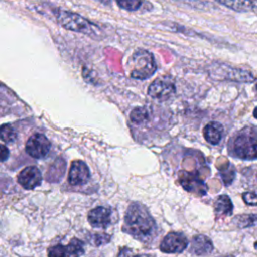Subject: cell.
I'll use <instances>...</instances> for the list:
<instances>
[{"label":"cell","mask_w":257,"mask_h":257,"mask_svg":"<svg viewBox=\"0 0 257 257\" xmlns=\"http://www.w3.org/2000/svg\"><path fill=\"white\" fill-rule=\"evenodd\" d=\"M188 245L187 238L178 232H171L166 235L160 245V250L164 253H181Z\"/></svg>","instance_id":"9"},{"label":"cell","mask_w":257,"mask_h":257,"mask_svg":"<svg viewBox=\"0 0 257 257\" xmlns=\"http://www.w3.org/2000/svg\"><path fill=\"white\" fill-rule=\"evenodd\" d=\"M233 151L240 159H257V138L249 133H241L234 140Z\"/></svg>","instance_id":"5"},{"label":"cell","mask_w":257,"mask_h":257,"mask_svg":"<svg viewBox=\"0 0 257 257\" xmlns=\"http://www.w3.org/2000/svg\"><path fill=\"white\" fill-rule=\"evenodd\" d=\"M242 198L247 205L256 206L257 205V190L256 191H248L243 193Z\"/></svg>","instance_id":"23"},{"label":"cell","mask_w":257,"mask_h":257,"mask_svg":"<svg viewBox=\"0 0 257 257\" xmlns=\"http://www.w3.org/2000/svg\"><path fill=\"white\" fill-rule=\"evenodd\" d=\"M16 131L10 123L0 125V140H2L4 143H12L16 140Z\"/></svg>","instance_id":"18"},{"label":"cell","mask_w":257,"mask_h":257,"mask_svg":"<svg viewBox=\"0 0 257 257\" xmlns=\"http://www.w3.org/2000/svg\"><path fill=\"white\" fill-rule=\"evenodd\" d=\"M209 74L217 80H229L236 82H253L255 76L247 70L230 66L224 63H214L209 68Z\"/></svg>","instance_id":"4"},{"label":"cell","mask_w":257,"mask_h":257,"mask_svg":"<svg viewBox=\"0 0 257 257\" xmlns=\"http://www.w3.org/2000/svg\"><path fill=\"white\" fill-rule=\"evenodd\" d=\"M254 245H255V249H257V241L255 242V244H254Z\"/></svg>","instance_id":"28"},{"label":"cell","mask_w":257,"mask_h":257,"mask_svg":"<svg viewBox=\"0 0 257 257\" xmlns=\"http://www.w3.org/2000/svg\"><path fill=\"white\" fill-rule=\"evenodd\" d=\"M179 181L182 185V187L191 193H195L198 195H205L207 192V186L206 184L201 181L197 176H194L193 174L189 172H182L179 175Z\"/></svg>","instance_id":"12"},{"label":"cell","mask_w":257,"mask_h":257,"mask_svg":"<svg viewBox=\"0 0 257 257\" xmlns=\"http://www.w3.org/2000/svg\"><path fill=\"white\" fill-rule=\"evenodd\" d=\"M83 253V243L75 238L67 245H55L48 249V257H79Z\"/></svg>","instance_id":"8"},{"label":"cell","mask_w":257,"mask_h":257,"mask_svg":"<svg viewBox=\"0 0 257 257\" xmlns=\"http://www.w3.org/2000/svg\"><path fill=\"white\" fill-rule=\"evenodd\" d=\"M221 176L223 179V182L229 186L232 181L234 180V176H235V170L234 167H232L229 163L227 164V167L224 170H221Z\"/></svg>","instance_id":"22"},{"label":"cell","mask_w":257,"mask_h":257,"mask_svg":"<svg viewBox=\"0 0 257 257\" xmlns=\"http://www.w3.org/2000/svg\"><path fill=\"white\" fill-rule=\"evenodd\" d=\"M90 178L89 170L82 161H73L68 174V182L72 186H80L87 183Z\"/></svg>","instance_id":"11"},{"label":"cell","mask_w":257,"mask_h":257,"mask_svg":"<svg viewBox=\"0 0 257 257\" xmlns=\"http://www.w3.org/2000/svg\"><path fill=\"white\" fill-rule=\"evenodd\" d=\"M235 221H236L238 227H240V228L250 227L257 223V215H253V214L241 215V216H238L235 219Z\"/></svg>","instance_id":"20"},{"label":"cell","mask_w":257,"mask_h":257,"mask_svg":"<svg viewBox=\"0 0 257 257\" xmlns=\"http://www.w3.org/2000/svg\"><path fill=\"white\" fill-rule=\"evenodd\" d=\"M131 76L136 79H147L157 70V64L154 55L145 49L137 50L128 61Z\"/></svg>","instance_id":"2"},{"label":"cell","mask_w":257,"mask_h":257,"mask_svg":"<svg viewBox=\"0 0 257 257\" xmlns=\"http://www.w3.org/2000/svg\"><path fill=\"white\" fill-rule=\"evenodd\" d=\"M224 133L223 125L218 121H210L208 122L203 131V135L205 140L211 145H218L222 140Z\"/></svg>","instance_id":"14"},{"label":"cell","mask_w":257,"mask_h":257,"mask_svg":"<svg viewBox=\"0 0 257 257\" xmlns=\"http://www.w3.org/2000/svg\"><path fill=\"white\" fill-rule=\"evenodd\" d=\"M117 4L121 8L132 11V10H138L140 8V6L143 4V2H141V1H117Z\"/></svg>","instance_id":"24"},{"label":"cell","mask_w":257,"mask_h":257,"mask_svg":"<svg viewBox=\"0 0 257 257\" xmlns=\"http://www.w3.org/2000/svg\"><path fill=\"white\" fill-rule=\"evenodd\" d=\"M219 4L224 5L232 10L237 12H248L257 9V2L256 1H236V0H219Z\"/></svg>","instance_id":"16"},{"label":"cell","mask_w":257,"mask_h":257,"mask_svg":"<svg viewBox=\"0 0 257 257\" xmlns=\"http://www.w3.org/2000/svg\"><path fill=\"white\" fill-rule=\"evenodd\" d=\"M9 157V151L6 146L0 145V162L6 161Z\"/></svg>","instance_id":"25"},{"label":"cell","mask_w":257,"mask_h":257,"mask_svg":"<svg viewBox=\"0 0 257 257\" xmlns=\"http://www.w3.org/2000/svg\"><path fill=\"white\" fill-rule=\"evenodd\" d=\"M17 181L24 189L32 190L41 184L42 176L37 167L29 166L19 173Z\"/></svg>","instance_id":"10"},{"label":"cell","mask_w":257,"mask_h":257,"mask_svg":"<svg viewBox=\"0 0 257 257\" xmlns=\"http://www.w3.org/2000/svg\"><path fill=\"white\" fill-rule=\"evenodd\" d=\"M55 17L57 22L66 29L85 33L88 35H94L95 33H98V28L93 23L78 14L65 10H56Z\"/></svg>","instance_id":"3"},{"label":"cell","mask_w":257,"mask_h":257,"mask_svg":"<svg viewBox=\"0 0 257 257\" xmlns=\"http://www.w3.org/2000/svg\"><path fill=\"white\" fill-rule=\"evenodd\" d=\"M26 153L34 159L44 158L50 150V142L42 134L32 135L25 146Z\"/></svg>","instance_id":"7"},{"label":"cell","mask_w":257,"mask_h":257,"mask_svg":"<svg viewBox=\"0 0 257 257\" xmlns=\"http://www.w3.org/2000/svg\"><path fill=\"white\" fill-rule=\"evenodd\" d=\"M176 92L174 81L169 76H162L155 79L149 86V95L159 101H165Z\"/></svg>","instance_id":"6"},{"label":"cell","mask_w":257,"mask_h":257,"mask_svg":"<svg viewBox=\"0 0 257 257\" xmlns=\"http://www.w3.org/2000/svg\"><path fill=\"white\" fill-rule=\"evenodd\" d=\"M256 90H257V84H256Z\"/></svg>","instance_id":"29"},{"label":"cell","mask_w":257,"mask_h":257,"mask_svg":"<svg viewBox=\"0 0 257 257\" xmlns=\"http://www.w3.org/2000/svg\"><path fill=\"white\" fill-rule=\"evenodd\" d=\"M88 241L94 246H100L108 243L110 241V236L107 234H92L88 237Z\"/></svg>","instance_id":"21"},{"label":"cell","mask_w":257,"mask_h":257,"mask_svg":"<svg viewBox=\"0 0 257 257\" xmlns=\"http://www.w3.org/2000/svg\"><path fill=\"white\" fill-rule=\"evenodd\" d=\"M253 115H254V117L255 118H257V106L254 108V110H253Z\"/></svg>","instance_id":"27"},{"label":"cell","mask_w":257,"mask_h":257,"mask_svg":"<svg viewBox=\"0 0 257 257\" xmlns=\"http://www.w3.org/2000/svg\"><path fill=\"white\" fill-rule=\"evenodd\" d=\"M87 220L94 228H106L111 221V212L108 208L96 207L88 213Z\"/></svg>","instance_id":"13"},{"label":"cell","mask_w":257,"mask_h":257,"mask_svg":"<svg viewBox=\"0 0 257 257\" xmlns=\"http://www.w3.org/2000/svg\"><path fill=\"white\" fill-rule=\"evenodd\" d=\"M214 209L218 216H230L233 212V204L227 195L219 196L214 203Z\"/></svg>","instance_id":"17"},{"label":"cell","mask_w":257,"mask_h":257,"mask_svg":"<svg viewBox=\"0 0 257 257\" xmlns=\"http://www.w3.org/2000/svg\"><path fill=\"white\" fill-rule=\"evenodd\" d=\"M125 257H153V256L148 254H141V255H134V256H125Z\"/></svg>","instance_id":"26"},{"label":"cell","mask_w":257,"mask_h":257,"mask_svg":"<svg viewBox=\"0 0 257 257\" xmlns=\"http://www.w3.org/2000/svg\"><path fill=\"white\" fill-rule=\"evenodd\" d=\"M122 230L142 242H150L157 231L155 220L140 203H132L124 216Z\"/></svg>","instance_id":"1"},{"label":"cell","mask_w":257,"mask_h":257,"mask_svg":"<svg viewBox=\"0 0 257 257\" xmlns=\"http://www.w3.org/2000/svg\"><path fill=\"white\" fill-rule=\"evenodd\" d=\"M213 250L212 241L205 235H197L192 240L191 251L197 255H206Z\"/></svg>","instance_id":"15"},{"label":"cell","mask_w":257,"mask_h":257,"mask_svg":"<svg viewBox=\"0 0 257 257\" xmlns=\"http://www.w3.org/2000/svg\"><path fill=\"white\" fill-rule=\"evenodd\" d=\"M149 117L148 110L145 107H136L131 112V120L135 123H142Z\"/></svg>","instance_id":"19"}]
</instances>
